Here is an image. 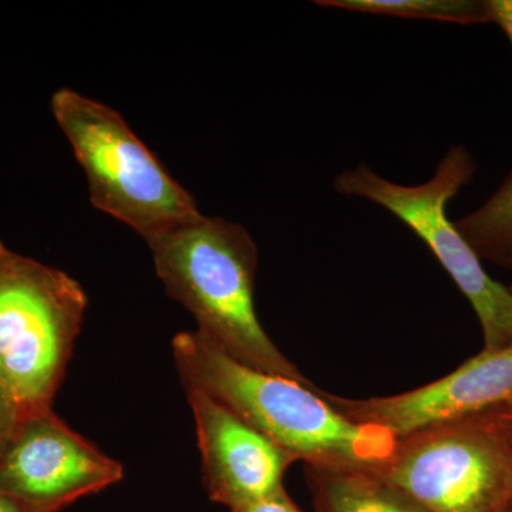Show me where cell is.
Returning <instances> with one entry per match:
<instances>
[{
    "mask_svg": "<svg viewBox=\"0 0 512 512\" xmlns=\"http://www.w3.org/2000/svg\"><path fill=\"white\" fill-rule=\"evenodd\" d=\"M508 289H510V292L512 293V285L508 286Z\"/></svg>",
    "mask_w": 512,
    "mask_h": 512,
    "instance_id": "cell-19",
    "label": "cell"
},
{
    "mask_svg": "<svg viewBox=\"0 0 512 512\" xmlns=\"http://www.w3.org/2000/svg\"><path fill=\"white\" fill-rule=\"evenodd\" d=\"M0 512H53L46 510V508L36 507L25 501L18 500L12 495L2 493L0 491Z\"/></svg>",
    "mask_w": 512,
    "mask_h": 512,
    "instance_id": "cell-16",
    "label": "cell"
},
{
    "mask_svg": "<svg viewBox=\"0 0 512 512\" xmlns=\"http://www.w3.org/2000/svg\"><path fill=\"white\" fill-rule=\"evenodd\" d=\"M184 389L210 500L232 510L284 490L286 471L295 458L214 397L195 387Z\"/></svg>",
    "mask_w": 512,
    "mask_h": 512,
    "instance_id": "cell-9",
    "label": "cell"
},
{
    "mask_svg": "<svg viewBox=\"0 0 512 512\" xmlns=\"http://www.w3.org/2000/svg\"><path fill=\"white\" fill-rule=\"evenodd\" d=\"M454 224L481 261L512 271V171L481 207Z\"/></svg>",
    "mask_w": 512,
    "mask_h": 512,
    "instance_id": "cell-11",
    "label": "cell"
},
{
    "mask_svg": "<svg viewBox=\"0 0 512 512\" xmlns=\"http://www.w3.org/2000/svg\"><path fill=\"white\" fill-rule=\"evenodd\" d=\"M323 396L348 419L375 424L403 439L439 424L511 409L512 346L483 350L454 372L410 392L369 399Z\"/></svg>",
    "mask_w": 512,
    "mask_h": 512,
    "instance_id": "cell-8",
    "label": "cell"
},
{
    "mask_svg": "<svg viewBox=\"0 0 512 512\" xmlns=\"http://www.w3.org/2000/svg\"><path fill=\"white\" fill-rule=\"evenodd\" d=\"M498 512H512V493L510 497H508L507 503H505L503 508Z\"/></svg>",
    "mask_w": 512,
    "mask_h": 512,
    "instance_id": "cell-18",
    "label": "cell"
},
{
    "mask_svg": "<svg viewBox=\"0 0 512 512\" xmlns=\"http://www.w3.org/2000/svg\"><path fill=\"white\" fill-rule=\"evenodd\" d=\"M491 23L500 26L512 45V0H487Z\"/></svg>",
    "mask_w": 512,
    "mask_h": 512,
    "instance_id": "cell-15",
    "label": "cell"
},
{
    "mask_svg": "<svg viewBox=\"0 0 512 512\" xmlns=\"http://www.w3.org/2000/svg\"><path fill=\"white\" fill-rule=\"evenodd\" d=\"M375 473L429 512H498L512 493V429L488 413L416 431Z\"/></svg>",
    "mask_w": 512,
    "mask_h": 512,
    "instance_id": "cell-6",
    "label": "cell"
},
{
    "mask_svg": "<svg viewBox=\"0 0 512 512\" xmlns=\"http://www.w3.org/2000/svg\"><path fill=\"white\" fill-rule=\"evenodd\" d=\"M316 512H429L375 471L306 467Z\"/></svg>",
    "mask_w": 512,
    "mask_h": 512,
    "instance_id": "cell-10",
    "label": "cell"
},
{
    "mask_svg": "<svg viewBox=\"0 0 512 512\" xmlns=\"http://www.w3.org/2000/svg\"><path fill=\"white\" fill-rule=\"evenodd\" d=\"M494 414H497V416L512 429V409L500 410V412H495Z\"/></svg>",
    "mask_w": 512,
    "mask_h": 512,
    "instance_id": "cell-17",
    "label": "cell"
},
{
    "mask_svg": "<svg viewBox=\"0 0 512 512\" xmlns=\"http://www.w3.org/2000/svg\"><path fill=\"white\" fill-rule=\"evenodd\" d=\"M147 244L165 291L191 312L197 330L242 365L311 383L276 348L256 316L258 248L247 229L201 214Z\"/></svg>",
    "mask_w": 512,
    "mask_h": 512,
    "instance_id": "cell-2",
    "label": "cell"
},
{
    "mask_svg": "<svg viewBox=\"0 0 512 512\" xmlns=\"http://www.w3.org/2000/svg\"><path fill=\"white\" fill-rule=\"evenodd\" d=\"M320 8L471 26L491 23L487 0H318Z\"/></svg>",
    "mask_w": 512,
    "mask_h": 512,
    "instance_id": "cell-12",
    "label": "cell"
},
{
    "mask_svg": "<svg viewBox=\"0 0 512 512\" xmlns=\"http://www.w3.org/2000/svg\"><path fill=\"white\" fill-rule=\"evenodd\" d=\"M476 173L473 154L453 146L424 183H394L360 164L335 177L333 188L379 205L412 229L473 306L483 330V350H497L512 346V293L484 271L481 259L448 218V204Z\"/></svg>",
    "mask_w": 512,
    "mask_h": 512,
    "instance_id": "cell-5",
    "label": "cell"
},
{
    "mask_svg": "<svg viewBox=\"0 0 512 512\" xmlns=\"http://www.w3.org/2000/svg\"><path fill=\"white\" fill-rule=\"evenodd\" d=\"M231 512H302L298 505L293 503L286 490L278 491V493L262 498V500L254 501L239 505L237 508L229 510Z\"/></svg>",
    "mask_w": 512,
    "mask_h": 512,
    "instance_id": "cell-14",
    "label": "cell"
},
{
    "mask_svg": "<svg viewBox=\"0 0 512 512\" xmlns=\"http://www.w3.org/2000/svg\"><path fill=\"white\" fill-rule=\"evenodd\" d=\"M50 107L82 165L97 210L146 241L200 217L190 192L167 173L116 110L70 89L57 90Z\"/></svg>",
    "mask_w": 512,
    "mask_h": 512,
    "instance_id": "cell-3",
    "label": "cell"
},
{
    "mask_svg": "<svg viewBox=\"0 0 512 512\" xmlns=\"http://www.w3.org/2000/svg\"><path fill=\"white\" fill-rule=\"evenodd\" d=\"M511 409H512V407H511Z\"/></svg>",
    "mask_w": 512,
    "mask_h": 512,
    "instance_id": "cell-20",
    "label": "cell"
},
{
    "mask_svg": "<svg viewBox=\"0 0 512 512\" xmlns=\"http://www.w3.org/2000/svg\"><path fill=\"white\" fill-rule=\"evenodd\" d=\"M86 308L76 279L0 239V383L23 412L52 407Z\"/></svg>",
    "mask_w": 512,
    "mask_h": 512,
    "instance_id": "cell-4",
    "label": "cell"
},
{
    "mask_svg": "<svg viewBox=\"0 0 512 512\" xmlns=\"http://www.w3.org/2000/svg\"><path fill=\"white\" fill-rule=\"evenodd\" d=\"M123 477L119 461L70 429L52 407L25 412L0 453V491L53 512Z\"/></svg>",
    "mask_w": 512,
    "mask_h": 512,
    "instance_id": "cell-7",
    "label": "cell"
},
{
    "mask_svg": "<svg viewBox=\"0 0 512 512\" xmlns=\"http://www.w3.org/2000/svg\"><path fill=\"white\" fill-rule=\"evenodd\" d=\"M173 355L184 387L214 397L305 467L376 471L396 448L389 430L343 416L315 384L242 365L200 330L175 335Z\"/></svg>",
    "mask_w": 512,
    "mask_h": 512,
    "instance_id": "cell-1",
    "label": "cell"
},
{
    "mask_svg": "<svg viewBox=\"0 0 512 512\" xmlns=\"http://www.w3.org/2000/svg\"><path fill=\"white\" fill-rule=\"evenodd\" d=\"M23 414L25 412H23L22 407L16 403V400L10 396L8 390L0 383V453L8 444Z\"/></svg>",
    "mask_w": 512,
    "mask_h": 512,
    "instance_id": "cell-13",
    "label": "cell"
}]
</instances>
